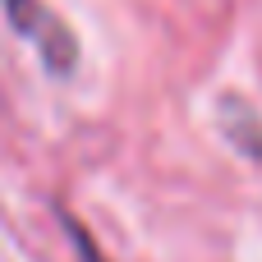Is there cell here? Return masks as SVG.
Instances as JSON below:
<instances>
[{
  "mask_svg": "<svg viewBox=\"0 0 262 262\" xmlns=\"http://www.w3.org/2000/svg\"><path fill=\"white\" fill-rule=\"evenodd\" d=\"M0 9H5V18L14 23V32L41 55V64H46L55 78L74 74V64H78V41H74V32L64 28V18H60L46 0H0Z\"/></svg>",
  "mask_w": 262,
  "mask_h": 262,
  "instance_id": "1",
  "label": "cell"
},
{
  "mask_svg": "<svg viewBox=\"0 0 262 262\" xmlns=\"http://www.w3.org/2000/svg\"><path fill=\"white\" fill-rule=\"evenodd\" d=\"M64 226H69V235H74V249H78V258H83V262H101V253H97V244L88 239V230H83V226H74L69 216H64Z\"/></svg>",
  "mask_w": 262,
  "mask_h": 262,
  "instance_id": "2",
  "label": "cell"
}]
</instances>
